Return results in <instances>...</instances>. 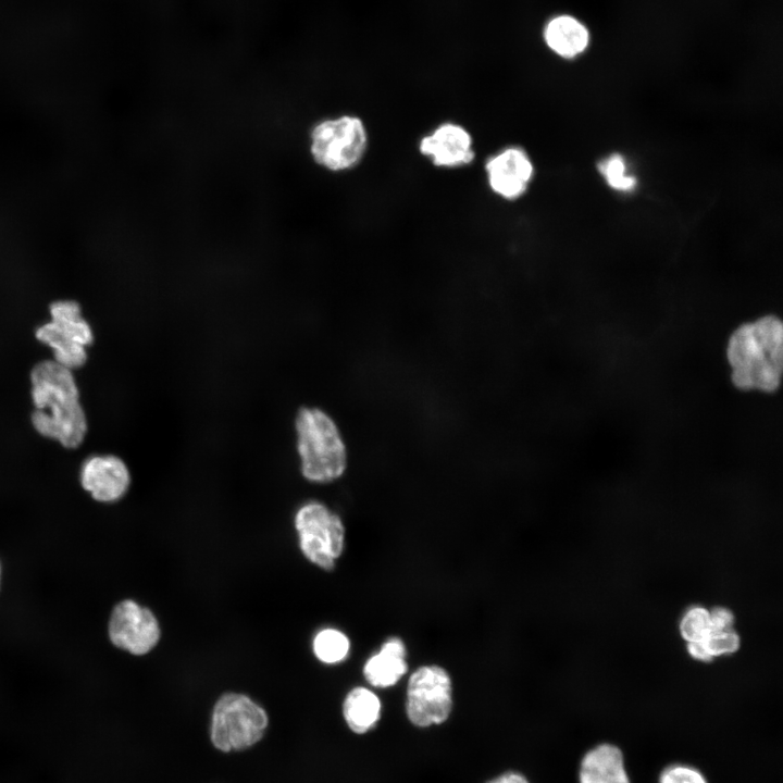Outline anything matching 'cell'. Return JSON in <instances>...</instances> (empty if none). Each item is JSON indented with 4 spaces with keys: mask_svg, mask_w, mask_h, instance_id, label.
<instances>
[{
    "mask_svg": "<svg viewBox=\"0 0 783 783\" xmlns=\"http://www.w3.org/2000/svg\"><path fill=\"white\" fill-rule=\"evenodd\" d=\"M703 643L712 658L736 651L739 647V637L732 627L710 629Z\"/></svg>",
    "mask_w": 783,
    "mask_h": 783,
    "instance_id": "ffe728a7",
    "label": "cell"
},
{
    "mask_svg": "<svg viewBox=\"0 0 783 783\" xmlns=\"http://www.w3.org/2000/svg\"><path fill=\"white\" fill-rule=\"evenodd\" d=\"M268 724L266 711L249 696L225 693L213 707L210 738L223 753L244 750L263 737Z\"/></svg>",
    "mask_w": 783,
    "mask_h": 783,
    "instance_id": "5b68a950",
    "label": "cell"
},
{
    "mask_svg": "<svg viewBox=\"0 0 783 783\" xmlns=\"http://www.w3.org/2000/svg\"><path fill=\"white\" fill-rule=\"evenodd\" d=\"M300 471L312 483L325 484L344 475L348 451L336 422L319 408H300L295 420Z\"/></svg>",
    "mask_w": 783,
    "mask_h": 783,
    "instance_id": "3957f363",
    "label": "cell"
},
{
    "mask_svg": "<svg viewBox=\"0 0 783 783\" xmlns=\"http://www.w3.org/2000/svg\"><path fill=\"white\" fill-rule=\"evenodd\" d=\"M580 783H630L621 750L610 744L599 745L583 758Z\"/></svg>",
    "mask_w": 783,
    "mask_h": 783,
    "instance_id": "9a60e30c",
    "label": "cell"
},
{
    "mask_svg": "<svg viewBox=\"0 0 783 783\" xmlns=\"http://www.w3.org/2000/svg\"><path fill=\"white\" fill-rule=\"evenodd\" d=\"M484 169L489 189L509 201L521 198L535 175L531 156L520 146L500 149L486 160Z\"/></svg>",
    "mask_w": 783,
    "mask_h": 783,
    "instance_id": "30bf717a",
    "label": "cell"
},
{
    "mask_svg": "<svg viewBox=\"0 0 783 783\" xmlns=\"http://www.w3.org/2000/svg\"><path fill=\"white\" fill-rule=\"evenodd\" d=\"M407 671V648L398 636L385 639L380 649L366 659L362 670L366 682L381 688L396 685Z\"/></svg>",
    "mask_w": 783,
    "mask_h": 783,
    "instance_id": "4fadbf2b",
    "label": "cell"
},
{
    "mask_svg": "<svg viewBox=\"0 0 783 783\" xmlns=\"http://www.w3.org/2000/svg\"><path fill=\"white\" fill-rule=\"evenodd\" d=\"M30 381L35 430L66 448L78 447L86 435L87 422L71 370L54 360L42 361L34 366Z\"/></svg>",
    "mask_w": 783,
    "mask_h": 783,
    "instance_id": "6da1fadb",
    "label": "cell"
},
{
    "mask_svg": "<svg viewBox=\"0 0 783 783\" xmlns=\"http://www.w3.org/2000/svg\"><path fill=\"white\" fill-rule=\"evenodd\" d=\"M452 704V682L445 668L425 664L411 673L406 689L405 710L413 725L428 728L446 722Z\"/></svg>",
    "mask_w": 783,
    "mask_h": 783,
    "instance_id": "52a82bcc",
    "label": "cell"
},
{
    "mask_svg": "<svg viewBox=\"0 0 783 783\" xmlns=\"http://www.w3.org/2000/svg\"><path fill=\"white\" fill-rule=\"evenodd\" d=\"M419 151L435 166L455 169L475 159L471 133L461 124L444 122L419 141Z\"/></svg>",
    "mask_w": 783,
    "mask_h": 783,
    "instance_id": "8fae6325",
    "label": "cell"
},
{
    "mask_svg": "<svg viewBox=\"0 0 783 783\" xmlns=\"http://www.w3.org/2000/svg\"><path fill=\"white\" fill-rule=\"evenodd\" d=\"M726 359L736 388L775 391L783 368L781 320L770 314L738 326L728 341Z\"/></svg>",
    "mask_w": 783,
    "mask_h": 783,
    "instance_id": "7a4b0ae2",
    "label": "cell"
},
{
    "mask_svg": "<svg viewBox=\"0 0 783 783\" xmlns=\"http://www.w3.org/2000/svg\"><path fill=\"white\" fill-rule=\"evenodd\" d=\"M733 620L732 612L725 608H716L710 612L711 629H730Z\"/></svg>",
    "mask_w": 783,
    "mask_h": 783,
    "instance_id": "7402d4cb",
    "label": "cell"
},
{
    "mask_svg": "<svg viewBox=\"0 0 783 783\" xmlns=\"http://www.w3.org/2000/svg\"><path fill=\"white\" fill-rule=\"evenodd\" d=\"M660 783H707L696 769L682 765L668 767L660 775Z\"/></svg>",
    "mask_w": 783,
    "mask_h": 783,
    "instance_id": "44dd1931",
    "label": "cell"
},
{
    "mask_svg": "<svg viewBox=\"0 0 783 783\" xmlns=\"http://www.w3.org/2000/svg\"><path fill=\"white\" fill-rule=\"evenodd\" d=\"M82 485L91 496L102 502L120 499L128 489L129 471L124 461L115 456H95L82 468Z\"/></svg>",
    "mask_w": 783,
    "mask_h": 783,
    "instance_id": "7c38bea8",
    "label": "cell"
},
{
    "mask_svg": "<svg viewBox=\"0 0 783 783\" xmlns=\"http://www.w3.org/2000/svg\"><path fill=\"white\" fill-rule=\"evenodd\" d=\"M312 648L315 657L321 662L334 664L344 661L348 657L350 641L341 631L327 627L316 633Z\"/></svg>",
    "mask_w": 783,
    "mask_h": 783,
    "instance_id": "ac0fdd59",
    "label": "cell"
},
{
    "mask_svg": "<svg viewBox=\"0 0 783 783\" xmlns=\"http://www.w3.org/2000/svg\"><path fill=\"white\" fill-rule=\"evenodd\" d=\"M597 170L606 185L613 191L630 194L638 185V181L631 171L626 158L619 152L609 153L600 159L597 163Z\"/></svg>",
    "mask_w": 783,
    "mask_h": 783,
    "instance_id": "e0dca14e",
    "label": "cell"
},
{
    "mask_svg": "<svg viewBox=\"0 0 783 783\" xmlns=\"http://www.w3.org/2000/svg\"><path fill=\"white\" fill-rule=\"evenodd\" d=\"M51 321L36 331V337L54 352V361L70 370L87 360L85 347L92 343V333L80 314L79 304L59 300L50 306Z\"/></svg>",
    "mask_w": 783,
    "mask_h": 783,
    "instance_id": "ba28073f",
    "label": "cell"
},
{
    "mask_svg": "<svg viewBox=\"0 0 783 783\" xmlns=\"http://www.w3.org/2000/svg\"><path fill=\"white\" fill-rule=\"evenodd\" d=\"M309 144L318 165L330 172H346L364 158L368 129L359 116L343 114L318 122L310 130Z\"/></svg>",
    "mask_w": 783,
    "mask_h": 783,
    "instance_id": "277c9868",
    "label": "cell"
},
{
    "mask_svg": "<svg viewBox=\"0 0 783 783\" xmlns=\"http://www.w3.org/2000/svg\"><path fill=\"white\" fill-rule=\"evenodd\" d=\"M295 527L303 556L325 571H333L345 549V525L324 504L311 500L295 515Z\"/></svg>",
    "mask_w": 783,
    "mask_h": 783,
    "instance_id": "8992f818",
    "label": "cell"
},
{
    "mask_svg": "<svg viewBox=\"0 0 783 783\" xmlns=\"http://www.w3.org/2000/svg\"><path fill=\"white\" fill-rule=\"evenodd\" d=\"M547 47L562 59L572 60L585 52L591 35L576 17L562 14L548 21L544 28Z\"/></svg>",
    "mask_w": 783,
    "mask_h": 783,
    "instance_id": "5bb4252c",
    "label": "cell"
},
{
    "mask_svg": "<svg viewBox=\"0 0 783 783\" xmlns=\"http://www.w3.org/2000/svg\"><path fill=\"white\" fill-rule=\"evenodd\" d=\"M382 703L370 688L356 686L351 688L343 701V716L349 729L357 734H364L374 729L381 719Z\"/></svg>",
    "mask_w": 783,
    "mask_h": 783,
    "instance_id": "2e32d148",
    "label": "cell"
},
{
    "mask_svg": "<svg viewBox=\"0 0 783 783\" xmlns=\"http://www.w3.org/2000/svg\"><path fill=\"white\" fill-rule=\"evenodd\" d=\"M687 648L689 655L697 660L709 661L711 659V656L708 654L703 641L688 643Z\"/></svg>",
    "mask_w": 783,
    "mask_h": 783,
    "instance_id": "cb8c5ba5",
    "label": "cell"
},
{
    "mask_svg": "<svg viewBox=\"0 0 783 783\" xmlns=\"http://www.w3.org/2000/svg\"><path fill=\"white\" fill-rule=\"evenodd\" d=\"M710 629V612L703 607L688 609L680 623L681 635L688 643L704 641Z\"/></svg>",
    "mask_w": 783,
    "mask_h": 783,
    "instance_id": "d6986e66",
    "label": "cell"
},
{
    "mask_svg": "<svg viewBox=\"0 0 783 783\" xmlns=\"http://www.w3.org/2000/svg\"><path fill=\"white\" fill-rule=\"evenodd\" d=\"M161 630L152 611L132 599L119 602L109 622L113 645L133 655L149 652L159 642Z\"/></svg>",
    "mask_w": 783,
    "mask_h": 783,
    "instance_id": "9c48e42d",
    "label": "cell"
},
{
    "mask_svg": "<svg viewBox=\"0 0 783 783\" xmlns=\"http://www.w3.org/2000/svg\"><path fill=\"white\" fill-rule=\"evenodd\" d=\"M486 783H530L526 778L515 771H507Z\"/></svg>",
    "mask_w": 783,
    "mask_h": 783,
    "instance_id": "603a6c76",
    "label": "cell"
}]
</instances>
